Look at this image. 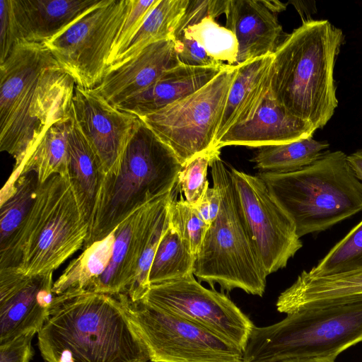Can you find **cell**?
<instances>
[{
    "instance_id": "cell-1",
    "label": "cell",
    "mask_w": 362,
    "mask_h": 362,
    "mask_svg": "<svg viewBox=\"0 0 362 362\" xmlns=\"http://www.w3.org/2000/svg\"><path fill=\"white\" fill-rule=\"evenodd\" d=\"M37 345L46 362L150 361L124 303L99 293L55 296Z\"/></svg>"
},
{
    "instance_id": "cell-2",
    "label": "cell",
    "mask_w": 362,
    "mask_h": 362,
    "mask_svg": "<svg viewBox=\"0 0 362 362\" xmlns=\"http://www.w3.org/2000/svg\"><path fill=\"white\" fill-rule=\"evenodd\" d=\"M344 42L342 30L329 21L310 19L287 35L273 54V96L317 129L326 125L338 105L334 71Z\"/></svg>"
},
{
    "instance_id": "cell-3",
    "label": "cell",
    "mask_w": 362,
    "mask_h": 362,
    "mask_svg": "<svg viewBox=\"0 0 362 362\" xmlns=\"http://www.w3.org/2000/svg\"><path fill=\"white\" fill-rule=\"evenodd\" d=\"M182 168L171 148L140 119L116 173L103 177L83 249L107 237L137 209L171 191Z\"/></svg>"
},
{
    "instance_id": "cell-4",
    "label": "cell",
    "mask_w": 362,
    "mask_h": 362,
    "mask_svg": "<svg viewBox=\"0 0 362 362\" xmlns=\"http://www.w3.org/2000/svg\"><path fill=\"white\" fill-rule=\"evenodd\" d=\"M88 227L68 176L54 174L39 184L25 223L0 252V269L53 273L83 247Z\"/></svg>"
},
{
    "instance_id": "cell-5",
    "label": "cell",
    "mask_w": 362,
    "mask_h": 362,
    "mask_svg": "<svg viewBox=\"0 0 362 362\" xmlns=\"http://www.w3.org/2000/svg\"><path fill=\"white\" fill-rule=\"evenodd\" d=\"M257 176L291 219L300 238L362 211V183L341 151H326L296 171L259 172Z\"/></svg>"
},
{
    "instance_id": "cell-6",
    "label": "cell",
    "mask_w": 362,
    "mask_h": 362,
    "mask_svg": "<svg viewBox=\"0 0 362 362\" xmlns=\"http://www.w3.org/2000/svg\"><path fill=\"white\" fill-rule=\"evenodd\" d=\"M209 168L221 206L195 256L193 274L212 288L218 284L222 291L239 288L262 297L267 276L243 216L231 171L221 158L220 150H215Z\"/></svg>"
},
{
    "instance_id": "cell-7",
    "label": "cell",
    "mask_w": 362,
    "mask_h": 362,
    "mask_svg": "<svg viewBox=\"0 0 362 362\" xmlns=\"http://www.w3.org/2000/svg\"><path fill=\"white\" fill-rule=\"evenodd\" d=\"M362 341V301L304 309L281 321L254 327L243 362L330 358Z\"/></svg>"
},
{
    "instance_id": "cell-8",
    "label": "cell",
    "mask_w": 362,
    "mask_h": 362,
    "mask_svg": "<svg viewBox=\"0 0 362 362\" xmlns=\"http://www.w3.org/2000/svg\"><path fill=\"white\" fill-rule=\"evenodd\" d=\"M237 71V65H229L196 92L139 117L171 148L182 166L194 156L213 149Z\"/></svg>"
},
{
    "instance_id": "cell-9",
    "label": "cell",
    "mask_w": 362,
    "mask_h": 362,
    "mask_svg": "<svg viewBox=\"0 0 362 362\" xmlns=\"http://www.w3.org/2000/svg\"><path fill=\"white\" fill-rule=\"evenodd\" d=\"M130 0H101L42 43L76 86L95 88L102 81Z\"/></svg>"
},
{
    "instance_id": "cell-10",
    "label": "cell",
    "mask_w": 362,
    "mask_h": 362,
    "mask_svg": "<svg viewBox=\"0 0 362 362\" xmlns=\"http://www.w3.org/2000/svg\"><path fill=\"white\" fill-rule=\"evenodd\" d=\"M152 362H243V353L204 327L119 294Z\"/></svg>"
},
{
    "instance_id": "cell-11",
    "label": "cell",
    "mask_w": 362,
    "mask_h": 362,
    "mask_svg": "<svg viewBox=\"0 0 362 362\" xmlns=\"http://www.w3.org/2000/svg\"><path fill=\"white\" fill-rule=\"evenodd\" d=\"M76 83L56 64L43 71L19 97L7 122L0 127V150L18 168L47 129L70 115Z\"/></svg>"
},
{
    "instance_id": "cell-12",
    "label": "cell",
    "mask_w": 362,
    "mask_h": 362,
    "mask_svg": "<svg viewBox=\"0 0 362 362\" xmlns=\"http://www.w3.org/2000/svg\"><path fill=\"white\" fill-rule=\"evenodd\" d=\"M140 300L204 327L243 351L255 327L226 295L204 287L194 274L151 285Z\"/></svg>"
},
{
    "instance_id": "cell-13",
    "label": "cell",
    "mask_w": 362,
    "mask_h": 362,
    "mask_svg": "<svg viewBox=\"0 0 362 362\" xmlns=\"http://www.w3.org/2000/svg\"><path fill=\"white\" fill-rule=\"evenodd\" d=\"M240 207L267 276L286 267L302 247L295 226L263 181L230 168Z\"/></svg>"
},
{
    "instance_id": "cell-14",
    "label": "cell",
    "mask_w": 362,
    "mask_h": 362,
    "mask_svg": "<svg viewBox=\"0 0 362 362\" xmlns=\"http://www.w3.org/2000/svg\"><path fill=\"white\" fill-rule=\"evenodd\" d=\"M71 113L97 156L103 176L115 174L140 119L117 109L93 89L76 85Z\"/></svg>"
},
{
    "instance_id": "cell-15",
    "label": "cell",
    "mask_w": 362,
    "mask_h": 362,
    "mask_svg": "<svg viewBox=\"0 0 362 362\" xmlns=\"http://www.w3.org/2000/svg\"><path fill=\"white\" fill-rule=\"evenodd\" d=\"M175 191L174 187L137 209L114 230L115 241L109 264L90 284L86 292L113 296L127 294L150 232L160 214L170 204Z\"/></svg>"
},
{
    "instance_id": "cell-16",
    "label": "cell",
    "mask_w": 362,
    "mask_h": 362,
    "mask_svg": "<svg viewBox=\"0 0 362 362\" xmlns=\"http://www.w3.org/2000/svg\"><path fill=\"white\" fill-rule=\"evenodd\" d=\"M53 273L26 275L0 269V345L42 327L55 295Z\"/></svg>"
},
{
    "instance_id": "cell-17",
    "label": "cell",
    "mask_w": 362,
    "mask_h": 362,
    "mask_svg": "<svg viewBox=\"0 0 362 362\" xmlns=\"http://www.w3.org/2000/svg\"><path fill=\"white\" fill-rule=\"evenodd\" d=\"M180 64L173 39L155 42L129 60L108 66L101 82L93 89L115 106Z\"/></svg>"
},
{
    "instance_id": "cell-18",
    "label": "cell",
    "mask_w": 362,
    "mask_h": 362,
    "mask_svg": "<svg viewBox=\"0 0 362 362\" xmlns=\"http://www.w3.org/2000/svg\"><path fill=\"white\" fill-rule=\"evenodd\" d=\"M316 129L310 122L287 111L269 88L254 116L230 127L213 148L220 150L232 145L259 148L286 144L313 136Z\"/></svg>"
},
{
    "instance_id": "cell-19",
    "label": "cell",
    "mask_w": 362,
    "mask_h": 362,
    "mask_svg": "<svg viewBox=\"0 0 362 362\" xmlns=\"http://www.w3.org/2000/svg\"><path fill=\"white\" fill-rule=\"evenodd\" d=\"M224 14L238 41L236 65L273 54L287 36L263 0H226Z\"/></svg>"
},
{
    "instance_id": "cell-20",
    "label": "cell",
    "mask_w": 362,
    "mask_h": 362,
    "mask_svg": "<svg viewBox=\"0 0 362 362\" xmlns=\"http://www.w3.org/2000/svg\"><path fill=\"white\" fill-rule=\"evenodd\" d=\"M358 301H362V269L327 276H313L304 270L280 294L276 306L279 313L287 315Z\"/></svg>"
},
{
    "instance_id": "cell-21",
    "label": "cell",
    "mask_w": 362,
    "mask_h": 362,
    "mask_svg": "<svg viewBox=\"0 0 362 362\" xmlns=\"http://www.w3.org/2000/svg\"><path fill=\"white\" fill-rule=\"evenodd\" d=\"M18 42L44 43L101 0H11Z\"/></svg>"
},
{
    "instance_id": "cell-22",
    "label": "cell",
    "mask_w": 362,
    "mask_h": 362,
    "mask_svg": "<svg viewBox=\"0 0 362 362\" xmlns=\"http://www.w3.org/2000/svg\"><path fill=\"white\" fill-rule=\"evenodd\" d=\"M228 66L197 67L180 64L147 88L115 107L138 117L146 116L196 92Z\"/></svg>"
},
{
    "instance_id": "cell-23",
    "label": "cell",
    "mask_w": 362,
    "mask_h": 362,
    "mask_svg": "<svg viewBox=\"0 0 362 362\" xmlns=\"http://www.w3.org/2000/svg\"><path fill=\"white\" fill-rule=\"evenodd\" d=\"M272 61L271 54L237 65L214 146L230 127L254 116L270 88Z\"/></svg>"
},
{
    "instance_id": "cell-24",
    "label": "cell",
    "mask_w": 362,
    "mask_h": 362,
    "mask_svg": "<svg viewBox=\"0 0 362 362\" xmlns=\"http://www.w3.org/2000/svg\"><path fill=\"white\" fill-rule=\"evenodd\" d=\"M67 137L68 177L85 219L92 216L103 174L99 161L70 112Z\"/></svg>"
},
{
    "instance_id": "cell-25",
    "label": "cell",
    "mask_w": 362,
    "mask_h": 362,
    "mask_svg": "<svg viewBox=\"0 0 362 362\" xmlns=\"http://www.w3.org/2000/svg\"><path fill=\"white\" fill-rule=\"evenodd\" d=\"M70 119L71 115L52 124L31 155L18 168L13 170L7 181H13L21 175L32 172L37 175L39 184L54 174L68 176L67 137Z\"/></svg>"
},
{
    "instance_id": "cell-26",
    "label": "cell",
    "mask_w": 362,
    "mask_h": 362,
    "mask_svg": "<svg viewBox=\"0 0 362 362\" xmlns=\"http://www.w3.org/2000/svg\"><path fill=\"white\" fill-rule=\"evenodd\" d=\"M39 182L32 172L7 181L0 192V252L4 251L25 223L35 202Z\"/></svg>"
},
{
    "instance_id": "cell-27",
    "label": "cell",
    "mask_w": 362,
    "mask_h": 362,
    "mask_svg": "<svg viewBox=\"0 0 362 362\" xmlns=\"http://www.w3.org/2000/svg\"><path fill=\"white\" fill-rule=\"evenodd\" d=\"M113 232L102 240L95 242L77 258L73 259L55 281L52 292L55 296L86 291L90 284L107 267L112 255Z\"/></svg>"
},
{
    "instance_id": "cell-28",
    "label": "cell",
    "mask_w": 362,
    "mask_h": 362,
    "mask_svg": "<svg viewBox=\"0 0 362 362\" xmlns=\"http://www.w3.org/2000/svg\"><path fill=\"white\" fill-rule=\"evenodd\" d=\"M329 147L313 136L286 144L259 147L252 161L259 172L290 173L317 160Z\"/></svg>"
},
{
    "instance_id": "cell-29",
    "label": "cell",
    "mask_w": 362,
    "mask_h": 362,
    "mask_svg": "<svg viewBox=\"0 0 362 362\" xmlns=\"http://www.w3.org/2000/svg\"><path fill=\"white\" fill-rule=\"evenodd\" d=\"M188 4L189 0H159L141 28L111 65L129 60L151 43L173 39L177 24Z\"/></svg>"
},
{
    "instance_id": "cell-30",
    "label": "cell",
    "mask_w": 362,
    "mask_h": 362,
    "mask_svg": "<svg viewBox=\"0 0 362 362\" xmlns=\"http://www.w3.org/2000/svg\"><path fill=\"white\" fill-rule=\"evenodd\" d=\"M194 259L187 245L169 223L160 240L151 267L150 286L193 274Z\"/></svg>"
},
{
    "instance_id": "cell-31",
    "label": "cell",
    "mask_w": 362,
    "mask_h": 362,
    "mask_svg": "<svg viewBox=\"0 0 362 362\" xmlns=\"http://www.w3.org/2000/svg\"><path fill=\"white\" fill-rule=\"evenodd\" d=\"M175 35H182L194 41L211 58L220 64L236 66L238 52L236 37L231 30L220 25L213 17L204 18L175 33Z\"/></svg>"
},
{
    "instance_id": "cell-32",
    "label": "cell",
    "mask_w": 362,
    "mask_h": 362,
    "mask_svg": "<svg viewBox=\"0 0 362 362\" xmlns=\"http://www.w3.org/2000/svg\"><path fill=\"white\" fill-rule=\"evenodd\" d=\"M359 269H362V221L307 272L313 276H327Z\"/></svg>"
},
{
    "instance_id": "cell-33",
    "label": "cell",
    "mask_w": 362,
    "mask_h": 362,
    "mask_svg": "<svg viewBox=\"0 0 362 362\" xmlns=\"http://www.w3.org/2000/svg\"><path fill=\"white\" fill-rule=\"evenodd\" d=\"M169 211L170 224L195 257L209 226L201 218L196 208L182 196L180 199H175V192L170 204Z\"/></svg>"
},
{
    "instance_id": "cell-34",
    "label": "cell",
    "mask_w": 362,
    "mask_h": 362,
    "mask_svg": "<svg viewBox=\"0 0 362 362\" xmlns=\"http://www.w3.org/2000/svg\"><path fill=\"white\" fill-rule=\"evenodd\" d=\"M216 149L200 153L183 166L177 178V186L184 192L185 199L196 206L209 188L207 170Z\"/></svg>"
},
{
    "instance_id": "cell-35",
    "label": "cell",
    "mask_w": 362,
    "mask_h": 362,
    "mask_svg": "<svg viewBox=\"0 0 362 362\" xmlns=\"http://www.w3.org/2000/svg\"><path fill=\"white\" fill-rule=\"evenodd\" d=\"M158 1L159 0H130L129 12L115 40L108 66L122 52Z\"/></svg>"
},
{
    "instance_id": "cell-36",
    "label": "cell",
    "mask_w": 362,
    "mask_h": 362,
    "mask_svg": "<svg viewBox=\"0 0 362 362\" xmlns=\"http://www.w3.org/2000/svg\"><path fill=\"white\" fill-rule=\"evenodd\" d=\"M226 0H189V4L181 17L176 30L179 32L204 18H214L224 13Z\"/></svg>"
},
{
    "instance_id": "cell-37",
    "label": "cell",
    "mask_w": 362,
    "mask_h": 362,
    "mask_svg": "<svg viewBox=\"0 0 362 362\" xmlns=\"http://www.w3.org/2000/svg\"><path fill=\"white\" fill-rule=\"evenodd\" d=\"M173 40L180 64L197 67L223 65L211 58L194 41L182 35H175Z\"/></svg>"
},
{
    "instance_id": "cell-38",
    "label": "cell",
    "mask_w": 362,
    "mask_h": 362,
    "mask_svg": "<svg viewBox=\"0 0 362 362\" xmlns=\"http://www.w3.org/2000/svg\"><path fill=\"white\" fill-rule=\"evenodd\" d=\"M18 42L11 0H0V64Z\"/></svg>"
},
{
    "instance_id": "cell-39",
    "label": "cell",
    "mask_w": 362,
    "mask_h": 362,
    "mask_svg": "<svg viewBox=\"0 0 362 362\" xmlns=\"http://www.w3.org/2000/svg\"><path fill=\"white\" fill-rule=\"evenodd\" d=\"M36 333L32 330L1 344L0 362H30L34 355L31 341Z\"/></svg>"
},
{
    "instance_id": "cell-40",
    "label": "cell",
    "mask_w": 362,
    "mask_h": 362,
    "mask_svg": "<svg viewBox=\"0 0 362 362\" xmlns=\"http://www.w3.org/2000/svg\"><path fill=\"white\" fill-rule=\"evenodd\" d=\"M347 160L356 178L362 183V149L347 156Z\"/></svg>"
},
{
    "instance_id": "cell-41",
    "label": "cell",
    "mask_w": 362,
    "mask_h": 362,
    "mask_svg": "<svg viewBox=\"0 0 362 362\" xmlns=\"http://www.w3.org/2000/svg\"><path fill=\"white\" fill-rule=\"evenodd\" d=\"M263 2L272 11L276 14L286 8V4L279 1L263 0Z\"/></svg>"
},
{
    "instance_id": "cell-42",
    "label": "cell",
    "mask_w": 362,
    "mask_h": 362,
    "mask_svg": "<svg viewBox=\"0 0 362 362\" xmlns=\"http://www.w3.org/2000/svg\"><path fill=\"white\" fill-rule=\"evenodd\" d=\"M334 359L330 358H301L291 360L285 362H335Z\"/></svg>"
}]
</instances>
